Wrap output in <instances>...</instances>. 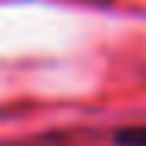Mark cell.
<instances>
[{"label": "cell", "mask_w": 146, "mask_h": 146, "mask_svg": "<svg viewBox=\"0 0 146 146\" xmlns=\"http://www.w3.org/2000/svg\"><path fill=\"white\" fill-rule=\"evenodd\" d=\"M114 143H117V146H146V124L121 127V130L114 133Z\"/></svg>", "instance_id": "1"}]
</instances>
